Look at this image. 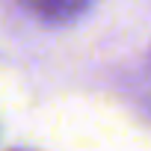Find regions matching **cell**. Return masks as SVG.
Listing matches in <instances>:
<instances>
[{"label": "cell", "instance_id": "cell-1", "mask_svg": "<svg viewBox=\"0 0 151 151\" xmlns=\"http://www.w3.org/2000/svg\"><path fill=\"white\" fill-rule=\"evenodd\" d=\"M21 3L33 15H39V18H47V21H71V18H77L89 6V0H21Z\"/></svg>", "mask_w": 151, "mask_h": 151}]
</instances>
